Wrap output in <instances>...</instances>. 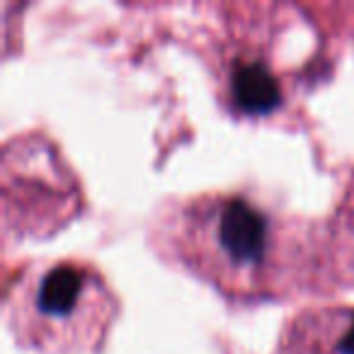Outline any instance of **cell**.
I'll return each mask as SVG.
<instances>
[{
	"mask_svg": "<svg viewBox=\"0 0 354 354\" xmlns=\"http://www.w3.org/2000/svg\"><path fill=\"white\" fill-rule=\"evenodd\" d=\"M313 231L243 194H202L172 207L158 243L180 267L236 301L294 294L310 274Z\"/></svg>",
	"mask_w": 354,
	"mask_h": 354,
	"instance_id": "1",
	"label": "cell"
},
{
	"mask_svg": "<svg viewBox=\"0 0 354 354\" xmlns=\"http://www.w3.org/2000/svg\"><path fill=\"white\" fill-rule=\"evenodd\" d=\"M20 347L37 354H100L117 323L112 286L88 262H41L17 274L6 299Z\"/></svg>",
	"mask_w": 354,
	"mask_h": 354,
	"instance_id": "2",
	"label": "cell"
},
{
	"mask_svg": "<svg viewBox=\"0 0 354 354\" xmlns=\"http://www.w3.org/2000/svg\"><path fill=\"white\" fill-rule=\"evenodd\" d=\"M274 354H354V308L328 306L294 315Z\"/></svg>",
	"mask_w": 354,
	"mask_h": 354,
	"instance_id": "3",
	"label": "cell"
}]
</instances>
